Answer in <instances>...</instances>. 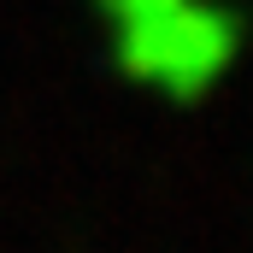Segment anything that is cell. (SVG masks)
Wrapping results in <instances>:
<instances>
[{"instance_id": "1", "label": "cell", "mask_w": 253, "mask_h": 253, "mask_svg": "<svg viewBox=\"0 0 253 253\" xmlns=\"http://www.w3.org/2000/svg\"><path fill=\"white\" fill-rule=\"evenodd\" d=\"M118 77L165 106H200L242 59L248 24L230 0H94Z\"/></svg>"}]
</instances>
